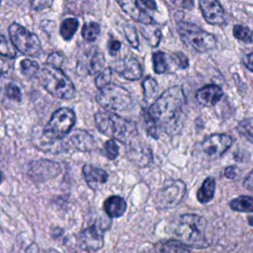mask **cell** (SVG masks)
<instances>
[{"mask_svg":"<svg viewBox=\"0 0 253 253\" xmlns=\"http://www.w3.org/2000/svg\"><path fill=\"white\" fill-rule=\"evenodd\" d=\"M70 141L71 144L79 151H91L97 147L94 137L83 129L73 130L70 136Z\"/></svg>","mask_w":253,"mask_h":253,"instance_id":"cell-20","label":"cell"},{"mask_svg":"<svg viewBox=\"0 0 253 253\" xmlns=\"http://www.w3.org/2000/svg\"><path fill=\"white\" fill-rule=\"evenodd\" d=\"M20 65H21V71L23 75H25L28 78H33L37 76L40 71V65L38 64V62L30 58L23 59Z\"/></svg>","mask_w":253,"mask_h":253,"instance_id":"cell-29","label":"cell"},{"mask_svg":"<svg viewBox=\"0 0 253 253\" xmlns=\"http://www.w3.org/2000/svg\"><path fill=\"white\" fill-rule=\"evenodd\" d=\"M192 250V247L187 245L184 241L171 239L166 242H164L159 251L161 252H190Z\"/></svg>","mask_w":253,"mask_h":253,"instance_id":"cell-25","label":"cell"},{"mask_svg":"<svg viewBox=\"0 0 253 253\" xmlns=\"http://www.w3.org/2000/svg\"><path fill=\"white\" fill-rule=\"evenodd\" d=\"M232 33L234 38L245 43H250L253 42V32L248 27L242 25H235L233 27Z\"/></svg>","mask_w":253,"mask_h":253,"instance_id":"cell-31","label":"cell"},{"mask_svg":"<svg viewBox=\"0 0 253 253\" xmlns=\"http://www.w3.org/2000/svg\"><path fill=\"white\" fill-rule=\"evenodd\" d=\"M63 59H64V56L61 52L53 51L47 56L46 64L54 66V67H60L63 62Z\"/></svg>","mask_w":253,"mask_h":253,"instance_id":"cell-40","label":"cell"},{"mask_svg":"<svg viewBox=\"0 0 253 253\" xmlns=\"http://www.w3.org/2000/svg\"><path fill=\"white\" fill-rule=\"evenodd\" d=\"M126 145L127 157L135 165L139 167H145L152 162L151 149L146 143H144V141L138 140L136 137Z\"/></svg>","mask_w":253,"mask_h":253,"instance_id":"cell-13","label":"cell"},{"mask_svg":"<svg viewBox=\"0 0 253 253\" xmlns=\"http://www.w3.org/2000/svg\"><path fill=\"white\" fill-rule=\"evenodd\" d=\"M77 241L82 250L95 252L104 245V232L97 225H91L78 234Z\"/></svg>","mask_w":253,"mask_h":253,"instance_id":"cell-11","label":"cell"},{"mask_svg":"<svg viewBox=\"0 0 253 253\" xmlns=\"http://www.w3.org/2000/svg\"><path fill=\"white\" fill-rule=\"evenodd\" d=\"M243 187L249 191L253 192V170L248 174V176L243 181Z\"/></svg>","mask_w":253,"mask_h":253,"instance_id":"cell-45","label":"cell"},{"mask_svg":"<svg viewBox=\"0 0 253 253\" xmlns=\"http://www.w3.org/2000/svg\"><path fill=\"white\" fill-rule=\"evenodd\" d=\"M9 69H10V63L8 62V60L0 56V77L5 73H7Z\"/></svg>","mask_w":253,"mask_h":253,"instance_id":"cell-46","label":"cell"},{"mask_svg":"<svg viewBox=\"0 0 253 253\" xmlns=\"http://www.w3.org/2000/svg\"><path fill=\"white\" fill-rule=\"evenodd\" d=\"M41 85L55 98L70 100L75 96V87L70 78L60 69L45 64L37 75Z\"/></svg>","mask_w":253,"mask_h":253,"instance_id":"cell-3","label":"cell"},{"mask_svg":"<svg viewBox=\"0 0 253 253\" xmlns=\"http://www.w3.org/2000/svg\"><path fill=\"white\" fill-rule=\"evenodd\" d=\"M172 1H175V0H172Z\"/></svg>","mask_w":253,"mask_h":253,"instance_id":"cell-50","label":"cell"},{"mask_svg":"<svg viewBox=\"0 0 253 253\" xmlns=\"http://www.w3.org/2000/svg\"><path fill=\"white\" fill-rule=\"evenodd\" d=\"M76 122L75 113L68 108L56 110L43 127V134L51 139H61L72 129Z\"/></svg>","mask_w":253,"mask_h":253,"instance_id":"cell-8","label":"cell"},{"mask_svg":"<svg viewBox=\"0 0 253 253\" xmlns=\"http://www.w3.org/2000/svg\"><path fill=\"white\" fill-rule=\"evenodd\" d=\"M82 173L87 185L93 190L99 189L108 180V173L104 169L95 167L93 165H84L82 168Z\"/></svg>","mask_w":253,"mask_h":253,"instance_id":"cell-19","label":"cell"},{"mask_svg":"<svg viewBox=\"0 0 253 253\" xmlns=\"http://www.w3.org/2000/svg\"><path fill=\"white\" fill-rule=\"evenodd\" d=\"M104 211L110 217H120L126 211V203L120 196H111L104 202Z\"/></svg>","mask_w":253,"mask_h":253,"instance_id":"cell-21","label":"cell"},{"mask_svg":"<svg viewBox=\"0 0 253 253\" xmlns=\"http://www.w3.org/2000/svg\"><path fill=\"white\" fill-rule=\"evenodd\" d=\"M222 95L223 91L219 86L210 84L202 87L196 92V100L202 106L212 107L219 102Z\"/></svg>","mask_w":253,"mask_h":253,"instance_id":"cell-17","label":"cell"},{"mask_svg":"<svg viewBox=\"0 0 253 253\" xmlns=\"http://www.w3.org/2000/svg\"><path fill=\"white\" fill-rule=\"evenodd\" d=\"M152 24H150V28H148V25H146L147 28H142L141 33L145 40L149 42V44L153 47L157 46L161 40V32L158 28H152Z\"/></svg>","mask_w":253,"mask_h":253,"instance_id":"cell-28","label":"cell"},{"mask_svg":"<svg viewBox=\"0 0 253 253\" xmlns=\"http://www.w3.org/2000/svg\"><path fill=\"white\" fill-rule=\"evenodd\" d=\"M112 70L126 80H138L142 76V67L139 61L131 56H126L111 66Z\"/></svg>","mask_w":253,"mask_h":253,"instance_id":"cell-14","label":"cell"},{"mask_svg":"<svg viewBox=\"0 0 253 253\" xmlns=\"http://www.w3.org/2000/svg\"><path fill=\"white\" fill-rule=\"evenodd\" d=\"M79 26V21L76 18H67L62 21L59 34L64 41H69L73 38L74 34L76 33Z\"/></svg>","mask_w":253,"mask_h":253,"instance_id":"cell-24","label":"cell"},{"mask_svg":"<svg viewBox=\"0 0 253 253\" xmlns=\"http://www.w3.org/2000/svg\"><path fill=\"white\" fill-rule=\"evenodd\" d=\"M241 174V171L238 167L234 166V165H230V166H227L225 169H224V176L227 178V179H231V180H234V179H237Z\"/></svg>","mask_w":253,"mask_h":253,"instance_id":"cell-42","label":"cell"},{"mask_svg":"<svg viewBox=\"0 0 253 253\" xmlns=\"http://www.w3.org/2000/svg\"><path fill=\"white\" fill-rule=\"evenodd\" d=\"M231 210L239 212H253V198L250 196H239L229 203Z\"/></svg>","mask_w":253,"mask_h":253,"instance_id":"cell-23","label":"cell"},{"mask_svg":"<svg viewBox=\"0 0 253 253\" xmlns=\"http://www.w3.org/2000/svg\"><path fill=\"white\" fill-rule=\"evenodd\" d=\"M124 33H125L126 39L128 42V43L133 48H138V46H139V40H138L136 28L132 24L126 23L124 26Z\"/></svg>","mask_w":253,"mask_h":253,"instance_id":"cell-33","label":"cell"},{"mask_svg":"<svg viewBox=\"0 0 253 253\" xmlns=\"http://www.w3.org/2000/svg\"><path fill=\"white\" fill-rule=\"evenodd\" d=\"M177 31L184 43L199 52L209 51L216 45L214 36L195 24L180 21L177 23Z\"/></svg>","mask_w":253,"mask_h":253,"instance_id":"cell-5","label":"cell"},{"mask_svg":"<svg viewBox=\"0 0 253 253\" xmlns=\"http://www.w3.org/2000/svg\"><path fill=\"white\" fill-rule=\"evenodd\" d=\"M58 171L59 165L57 163L47 160H40L34 162V165L31 167L29 174L33 179L44 180L56 176Z\"/></svg>","mask_w":253,"mask_h":253,"instance_id":"cell-18","label":"cell"},{"mask_svg":"<svg viewBox=\"0 0 253 253\" xmlns=\"http://www.w3.org/2000/svg\"><path fill=\"white\" fill-rule=\"evenodd\" d=\"M171 58L175 62V64L181 68V69H186L189 66V59L188 57L182 53V52H175L171 55Z\"/></svg>","mask_w":253,"mask_h":253,"instance_id":"cell-41","label":"cell"},{"mask_svg":"<svg viewBox=\"0 0 253 253\" xmlns=\"http://www.w3.org/2000/svg\"><path fill=\"white\" fill-rule=\"evenodd\" d=\"M112 73H113V70L111 67H107L99 72V74L95 79V85L97 86L98 89H101L111 83Z\"/></svg>","mask_w":253,"mask_h":253,"instance_id":"cell-35","label":"cell"},{"mask_svg":"<svg viewBox=\"0 0 253 253\" xmlns=\"http://www.w3.org/2000/svg\"><path fill=\"white\" fill-rule=\"evenodd\" d=\"M32 250H34V251H39L38 247H37L35 244H33V247H29V248H27V251H32Z\"/></svg>","mask_w":253,"mask_h":253,"instance_id":"cell-47","label":"cell"},{"mask_svg":"<svg viewBox=\"0 0 253 253\" xmlns=\"http://www.w3.org/2000/svg\"><path fill=\"white\" fill-rule=\"evenodd\" d=\"M236 129L241 136L253 143V118L241 121L238 124Z\"/></svg>","mask_w":253,"mask_h":253,"instance_id":"cell-30","label":"cell"},{"mask_svg":"<svg viewBox=\"0 0 253 253\" xmlns=\"http://www.w3.org/2000/svg\"><path fill=\"white\" fill-rule=\"evenodd\" d=\"M243 63L248 70L253 72V52H250L244 56Z\"/></svg>","mask_w":253,"mask_h":253,"instance_id":"cell-44","label":"cell"},{"mask_svg":"<svg viewBox=\"0 0 253 253\" xmlns=\"http://www.w3.org/2000/svg\"><path fill=\"white\" fill-rule=\"evenodd\" d=\"M17 54L16 47L4 36L0 35V55L8 58H14Z\"/></svg>","mask_w":253,"mask_h":253,"instance_id":"cell-34","label":"cell"},{"mask_svg":"<svg viewBox=\"0 0 253 253\" xmlns=\"http://www.w3.org/2000/svg\"><path fill=\"white\" fill-rule=\"evenodd\" d=\"M96 101L104 110L116 113L127 110L131 105L132 99L127 89L110 83L99 89Z\"/></svg>","mask_w":253,"mask_h":253,"instance_id":"cell-6","label":"cell"},{"mask_svg":"<svg viewBox=\"0 0 253 253\" xmlns=\"http://www.w3.org/2000/svg\"><path fill=\"white\" fill-rule=\"evenodd\" d=\"M9 37L16 49L28 56H38L42 51V43L38 36L23 26L13 23L8 29Z\"/></svg>","mask_w":253,"mask_h":253,"instance_id":"cell-7","label":"cell"},{"mask_svg":"<svg viewBox=\"0 0 253 253\" xmlns=\"http://www.w3.org/2000/svg\"><path fill=\"white\" fill-rule=\"evenodd\" d=\"M105 62L103 53L98 49H92L84 53L78 61V70L84 74L93 75L101 71Z\"/></svg>","mask_w":253,"mask_h":253,"instance_id":"cell-16","label":"cell"},{"mask_svg":"<svg viewBox=\"0 0 253 253\" xmlns=\"http://www.w3.org/2000/svg\"><path fill=\"white\" fill-rule=\"evenodd\" d=\"M142 90H143L144 100L146 102L151 101L158 91V85L155 79L150 76H147L142 82Z\"/></svg>","mask_w":253,"mask_h":253,"instance_id":"cell-26","label":"cell"},{"mask_svg":"<svg viewBox=\"0 0 253 253\" xmlns=\"http://www.w3.org/2000/svg\"><path fill=\"white\" fill-rule=\"evenodd\" d=\"M207 220L195 213L182 214L175 227V232L187 245L194 248H205L209 246L206 238Z\"/></svg>","mask_w":253,"mask_h":253,"instance_id":"cell-4","label":"cell"},{"mask_svg":"<svg viewBox=\"0 0 253 253\" xmlns=\"http://www.w3.org/2000/svg\"><path fill=\"white\" fill-rule=\"evenodd\" d=\"M104 150H105L106 156L109 159H111V160L116 159L119 155V145H118L116 139L111 138V139L107 140L104 144Z\"/></svg>","mask_w":253,"mask_h":253,"instance_id":"cell-36","label":"cell"},{"mask_svg":"<svg viewBox=\"0 0 253 253\" xmlns=\"http://www.w3.org/2000/svg\"><path fill=\"white\" fill-rule=\"evenodd\" d=\"M122 46V43L120 41L116 40V39H112L109 41L108 42V48H109V52L110 54L112 55H115L121 48Z\"/></svg>","mask_w":253,"mask_h":253,"instance_id":"cell-43","label":"cell"},{"mask_svg":"<svg viewBox=\"0 0 253 253\" xmlns=\"http://www.w3.org/2000/svg\"><path fill=\"white\" fill-rule=\"evenodd\" d=\"M232 144V138L225 133H213L202 143L203 150L211 157L221 156Z\"/></svg>","mask_w":253,"mask_h":253,"instance_id":"cell-12","label":"cell"},{"mask_svg":"<svg viewBox=\"0 0 253 253\" xmlns=\"http://www.w3.org/2000/svg\"><path fill=\"white\" fill-rule=\"evenodd\" d=\"M200 9L205 20L215 26H221L225 23V12L218 0H199Z\"/></svg>","mask_w":253,"mask_h":253,"instance_id":"cell-15","label":"cell"},{"mask_svg":"<svg viewBox=\"0 0 253 253\" xmlns=\"http://www.w3.org/2000/svg\"><path fill=\"white\" fill-rule=\"evenodd\" d=\"M144 127H145V130L146 132L153 138H157L158 135H157V126L155 124V122L153 121V119L150 117V115L148 114V112H145L144 113Z\"/></svg>","mask_w":253,"mask_h":253,"instance_id":"cell-37","label":"cell"},{"mask_svg":"<svg viewBox=\"0 0 253 253\" xmlns=\"http://www.w3.org/2000/svg\"><path fill=\"white\" fill-rule=\"evenodd\" d=\"M100 34V26L96 22H89L83 25L81 35L87 42H94Z\"/></svg>","mask_w":253,"mask_h":253,"instance_id":"cell-27","label":"cell"},{"mask_svg":"<svg viewBox=\"0 0 253 253\" xmlns=\"http://www.w3.org/2000/svg\"><path fill=\"white\" fill-rule=\"evenodd\" d=\"M1 180H2V176H1V173H0V182H1Z\"/></svg>","mask_w":253,"mask_h":253,"instance_id":"cell-49","label":"cell"},{"mask_svg":"<svg viewBox=\"0 0 253 253\" xmlns=\"http://www.w3.org/2000/svg\"><path fill=\"white\" fill-rule=\"evenodd\" d=\"M5 93L7 95V97L11 100H14L16 102H20L21 99H22V96H21V90L20 88L15 85V84H8L5 88Z\"/></svg>","mask_w":253,"mask_h":253,"instance_id":"cell-38","label":"cell"},{"mask_svg":"<svg viewBox=\"0 0 253 253\" xmlns=\"http://www.w3.org/2000/svg\"><path fill=\"white\" fill-rule=\"evenodd\" d=\"M186 97L182 87L173 86L164 91L148 108V114L158 128L174 134L182 126Z\"/></svg>","mask_w":253,"mask_h":253,"instance_id":"cell-1","label":"cell"},{"mask_svg":"<svg viewBox=\"0 0 253 253\" xmlns=\"http://www.w3.org/2000/svg\"><path fill=\"white\" fill-rule=\"evenodd\" d=\"M94 122L101 133L126 144L138 136L135 123L122 118L114 112H97L94 117Z\"/></svg>","mask_w":253,"mask_h":253,"instance_id":"cell-2","label":"cell"},{"mask_svg":"<svg viewBox=\"0 0 253 253\" xmlns=\"http://www.w3.org/2000/svg\"><path fill=\"white\" fill-rule=\"evenodd\" d=\"M215 190V180L212 177H207L197 192V199L201 204H207L213 198Z\"/></svg>","mask_w":253,"mask_h":253,"instance_id":"cell-22","label":"cell"},{"mask_svg":"<svg viewBox=\"0 0 253 253\" xmlns=\"http://www.w3.org/2000/svg\"><path fill=\"white\" fill-rule=\"evenodd\" d=\"M186 194V185L181 180L166 183L156 194L155 205L160 210L171 209L180 204Z\"/></svg>","mask_w":253,"mask_h":253,"instance_id":"cell-10","label":"cell"},{"mask_svg":"<svg viewBox=\"0 0 253 253\" xmlns=\"http://www.w3.org/2000/svg\"><path fill=\"white\" fill-rule=\"evenodd\" d=\"M248 220H249V224H251V225H253V218H251V217H249V218H248Z\"/></svg>","mask_w":253,"mask_h":253,"instance_id":"cell-48","label":"cell"},{"mask_svg":"<svg viewBox=\"0 0 253 253\" xmlns=\"http://www.w3.org/2000/svg\"><path fill=\"white\" fill-rule=\"evenodd\" d=\"M0 3H1V0H0Z\"/></svg>","mask_w":253,"mask_h":253,"instance_id":"cell-51","label":"cell"},{"mask_svg":"<svg viewBox=\"0 0 253 253\" xmlns=\"http://www.w3.org/2000/svg\"><path fill=\"white\" fill-rule=\"evenodd\" d=\"M122 10L142 25L154 24L150 11L156 10L155 0H116Z\"/></svg>","mask_w":253,"mask_h":253,"instance_id":"cell-9","label":"cell"},{"mask_svg":"<svg viewBox=\"0 0 253 253\" xmlns=\"http://www.w3.org/2000/svg\"><path fill=\"white\" fill-rule=\"evenodd\" d=\"M53 0H29L30 7L34 11H42L51 7Z\"/></svg>","mask_w":253,"mask_h":253,"instance_id":"cell-39","label":"cell"},{"mask_svg":"<svg viewBox=\"0 0 253 253\" xmlns=\"http://www.w3.org/2000/svg\"><path fill=\"white\" fill-rule=\"evenodd\" d=\"M153 69L157 74L165 73L168 69V64L166 60V54L163 51L154 52L152 55Z\"/></svg>","mask_w":253,"mask_h":253,"instance_id":"cell-32","label":"cell"}]
</instances>
